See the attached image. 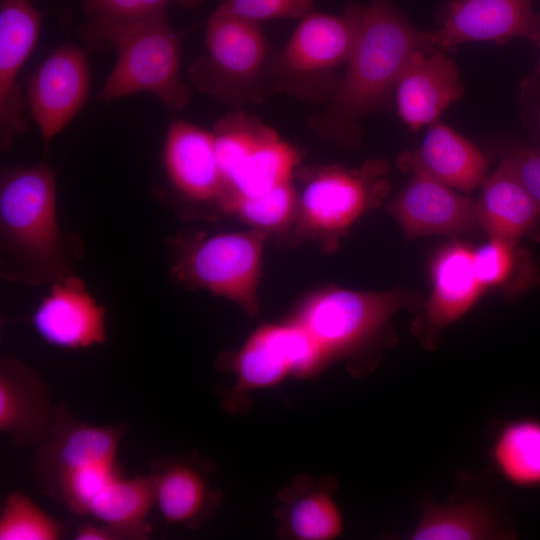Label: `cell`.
Segmentation results:
<instances>
[{"mask_svg":"<svg viewBox=\"0 0 540 540\" xmlns=\"http://www.w3.org/2000/svg\"><path fill=\"white\" fill-rule=\"evenodd\" d=\"M502 157L508 160L527 190L540 204V147L513 145L504 150Z\"/></svg>","mask_w":540,"mask_h":540,"instance_id":"31","label":"cell"},{"mask_svg":"<svg viewBox=\"0 0 540 540\" xmlns=\"http://www.w3.org/2000/svg\"><path fill=\"white\" fill-rule=\"evenodd\" d=\"M271 233H220L194 240L178 250L173 277L184 286L202 288L238 304L249 316L259 310L257 287L263 243Z\"/></svg>","mask_w":540,"mask_h":540,"instance_id":"9","label":"cell"},{"mask_svg":"<svg viewBox=\"0 0 540 540\" xmlns=\"http://www.w3.org/2000/svg\"><path fill=\"white\" fill-rule=\"evenodd\" d=\"M204 0H82L83 12L90 21L110 22L133 19L167 11L170 4L195 9Z\"/></svg>","mask_w":540,"mask_h":540,"instance_id":"29","label":"cell"},{"mask_svg":"<svg viewBox=\"0 0 540 540\" xmlns=\"http://www.w3.org/2000/svg\"><path fill=\"white\" fill-rule=\"evenodd\" d=\"M463 94L454 61L440 50L414 51L395 88L397 111L413 131L438 121Z\"/></svg>","mask_w":540,"mask_h":540,"instance_id":"18","label":"cell"},{"mask_svg":"<svg viewBox=\"0 0 540 540\" xmlns=\"http://www.w3.org/2000/svg\"><path fill=\"white\" fill-rule=\"evenodd\" d=\"M474 251L462 243L444 247L432 266V292L413 331L424 346L433 348L450 324L465 315L485 289L477 278Z\"/></svg>","mask_w":540,"mask_h":540,"instance_id":"17","label":"cell"},{"mask_svg":"<svg viewBox=\"0 0 540 540\" xmlns=\"http://www.w3.org/2000/svg\"><path fill=\"white\" fill-rule=\"evenodd\" d=\"M53 408L50 388L34 367L1 358L0 431L15 448L35 449L48 438Z\"/></svg>","mask_w":540,"mask_h":540,"instance_id":"16","label":"cell"},{"mask_svg":"<svg viewBox=\"0 0 540 540\" xmlns=\"http://www.w3.org/2000/svg\"><path fill=\"white\" fill-rule=\"evenodd\" d=\"M298 162V151L273 131L228 178L219 208L236 198L264 195L291 181Z\"/></svg>","mask_w":540,"mask_h":540,"instance_id":"24","label":"cell"},{"mask_svg":"<svg viewBox=\"0 0 540 540\" xmlns=\"http://www.w3.org/2000/svg\"><path fill=\"white\" fill-rule=\"evenodd\" d=\"M205 41L206 53L189 68L193 84L232 105L261 100L268 49L259 23L214 11Z\"/></svg>","mask_w":540,"mask_h":540,"instance_id":"7","label":"cell"},{"mask_svg":"<svg viewBox=\"0 0 540 540\" xmlns=\"http://www.w3.org/2000/svg\"><path fill=\"white\" fill-rule=\"evenodd\" d=\"M37 334L63 349H83L106 341V311L75 274L51 284L31 317Z\"/></svg>","mask_w":540,"mask_h":540,"instance_id":"15","label":"cell"},{"mask_svg":"<svg viewBox=\"0 0 540 540\" xmlns=\"http://www.w3.org/2000/svg\"><path fill=\"white\" fill-rule=\"evenodd\" d=\"M539 44H540V41H539ZM536 72L538 73V75L540 76V61L536 67Z\"/></svg>","mask_w":540,"mask_h":540,"instance_id":"33","label":"cell"},{"mask_svg":"<svg viewBox=\"0 0 540 540\" xmlns=\"http://www.w3.org/2000/svg\"><path fill=\"white\" fill-rule=\"evenodd\" d=\"M533 0H452L434 31L435 46L449 50L473 41L504 43L523 37L540 41V13Z\"/></svg>","mask_w":540,"mask_h":540,"instance_id":"11","label":"cell"},{"mask_svg":"<svg viewBox=\"0 0 540 540\" xmlns=\"http://www.w3.org/2000/svg\"><path fill=\"white\" fill-rule=\"evenodd\" d=\"M435 47L434 32L415 28L389 0L363 6L358 36L328 108L309 121L320 138L344 146L360 139L359 121L390 106L411 54Z\"/></svg>","mask_w":540,"mask_h":540,"instance_id":"1","label":"cell"},{"mask_svg":"<svg viewBox=\"0 0 540 540\" xmlns=\"http://www.w3.org/2000/svg\"><path fill=\"white\" fill-rule=\"evenodd\" d=\"M400 165L452 189L472 192L486 178L488 159L465 137L436 121L429 125L421 146L401 157Z\"/></svg>","mask_w":540,"mask_h":540,"instance_id":"21","label":"cell"},{"mask_svg":"<svg viewBox=\"0 0 540 540\" xmlns=\"http://www.w3.org/2000/svg\"><path fill=\"white\" fill-rule=\"evenodd\" d=\"M62 524L43 511L23 491L5 499L0 513V540L62 539Z\"/></svg>","mask_w":540,"mask_h":540,"instance_id":"28","label":"cell"},{"mask_svg":"<svg viewBox=\"0 0 540 540\" xmlns=\"http://www.w3.org/2000/svg\"><path fill=\"white\" fill-rule=\"evenodd\" d=\"M332 476L297 475L277 496V535L296 540H330L343 531V517Z\"/></svg>","mask_w":540,"mask_h":540,"instance_id":"20","label":"cell"},{"mask_svg":"<svg viewBox=\"0 0 540 540\" xmlns=\"http://www.w3.org/2000/svg\"><path fill=\"white\" fill-rule=\"evenodd\" d=\"M212 470L197 454L162 455L150 462L155 505L167 523L197 529L212 517L223 498L212 484Z\"/></svg>","mask_w":540,"mask_h":540,"instance_id":"12","label":"cell"},{"mask_svg":"<svg viewBox=\"0 0 540 540\" xmlns=\"http://www.w3.org/2000/svg\"><path fill=\"white\" fill-rule=\"evenodd\" d=\"M389 204L407 238L460 235L482 229L477 201L419 172Z\"/></svg>","mask_w":540,"mask_h":540,"instance_id":"14","label":"cell"},{"mask_svg":"<svg viewBox=\"0 0 540 540\" xmlns=\"http://www.w3.org/2000/svg\"><path fill=\"white\" fill-rule=\"evenodd\" d=\"M315 0H226L215 12L237 16L256 23L280 19H302Z\"/></svg>","mask_w":540,"mask_h":540,"instance_id":"30","label":"cell"},{"mask_svg":"<svg viewBox=\"0 0 540 540\" xmlns=\"http://www.w3.org/2000/svg\"><path fill=\"white\" fill-rule=\"evenodd\" d=\"M363 5L350 3L343 15L308 13L267 66L276 89L302 98L334 93L335 72L354 48Z\"/></svg>","mask_w":540,"mask_h":540,"instance_id":"5","label":"cell"},{"mask_svg":"<svg viewBox=\"0 0 540 540\" xmlns=\"http://www.w3.org/2000/svg\"><path fill=\"white\" fill-rule=\"evenodd\" d=\"M489 455L495 471L509 484L540 488V420L524 417L502 423Z\"/></svg>","mask_w":540,"mask_h":540,"instance_id":"25","label":"cell"},{"mask_svg":"<svg viewBox=\"0 0 540 540\" xmlns=\"http://www.w3.org/2000/svg\"><path fill=\"white\" fill-rule=\"evenodd\" d=\"M517 243L490 239L474 251L475 272L484 288L506 286L520 293L536 285L539 276L534 261Z\"/></svg>","mask_w":540,"mask_h":540,"instance_id":"26","label":"cell"},{"mask_svg":"<svg viewBox=\"0 0 540 540\" xmlns=\"http://www.w3.org/2000/svg\"><path fill=\"white\" fill-rule=\"evenodd\" d=\"M389 169L383 159L361 167L322 166L305 171V184L296 220L295 235L333 245L368 210L377 207L389 191L384 177Z\"/></svg>","mask_w":540,"mask_h":540,"instance_id":"8","label":"cell"},{"mask_svg":"<svg viewBox=\"0 0 540 540\" xmlns=\"http://www.w3.org/2000/svg\"><path fill=\"white\" fill-rule=\"evenodd\" d=\"M34 0H0V142L2 152L27 130L17 77L33 51L45 11Z\"/></svg>","mask_w":540,"mask_h":540,"instance_id":"13","label":"cell"},{"mask_svg":"<svg viewBox=\"0 0 540 540\" xmlns=\"http://www.w3.org/2000/svg\"><path fill=\"white\" fill-rule=\"evenodd\" d=\"M73 538L76 540H122L113 528L102 522H87L77 526Z\"/></svg>","mask_w":540,"mask_h":540,"instance_id":"32","label":"cell"},{"mask_svg":"<svg viewBox=\"0 0 540 540\" xmlns=\"http://www.w3.org/2000/svg\"><path fill=\"white\" fill-rule=\"evenodd\" d=\"M328 362L322 348L297 323L263 325L237 352L218 358L217 368L235 378L221 405L227 412L243 413L253 390L277 386L290 374L312 376Z\"/></svg>","mask_w":540,"mask_h":540,"instance_id":"6","label":"cell"},{"mask_svg":"<svg viewBox=\"0 0 540 540\" xmlns=\"http://www.w3.org/2000/svg\"><path fill=\"white\" fill-rule=\"evenodd\" d=\"M0 245L4 279L42 285L74 274L76 243L59 225L56 175L45 161L1 172Z\"/></svg>","mask_w":540,"mask_h":540,"instance_id":"2","label":"cell"},{"mask_svg":"<svg viewBox=\"0 0 540 540\" xmlns=\"http://www.w3.org/2000/svg\"><path fill=\"white\" fill-rule=\"evenodd\" d=\"M163 164L170 183L181 197L219 205L224 183L213 132L183 120L173 121L165 137Z\"/></svg>","mask_w":540,"mask_h":540,"instance_id":"19","label":"cell"},{"mask_svg":"<svg viewBox=\"0 0 540 540\" xmlns=\"http://www.w3.org/2000/svg\"><path fill=\"white\" fill-rule=\"evenodd\" d=\"M516 533L501 510L485 497L471 496L444 503L421 504L411 540L514 539Z\"/></svg>","mask_w":540,"mask_h":540,"instance_id":"23","label":"cell"},{"mask_svg":"<svg viewBox=\"0 0 540 540\" xmlns=\"http://www.w3.org/2000/svg\"><path fill=\"white\" fill-rule=\"evenodd\" d=\"M412 299L406 292L328 288L308 297L291 320L318 343L329 361L346 360L355 377L368 375L393 341L389 322Z\"/></svg>","mask_w":540,"mask_h":540,"instance_id":"4","label":"cell"},{"mask_svg":"<svg viewBox=\"0 0 540 540\" xmlns=\"http://www.w3.org/2000/svg\"><path fill=\"white\" fill-rule=\"evenodd\" d=\"M90 85L87 51L72 43L54 50L27 84V102L49 143L84 106Z\"/></svg>","mask_w":540,"mask_h":540,"instance_id":"10","label":"cell"},{"mask_svg":"<svg viewBox=\"0 0 540 540\" xmlns=\"http://www.w3.org/2000/svg\"><path fill=\"white\" fill-rule=\"evenodd\" d=\"M298 205L299 194L289 181L258 197L233 199L221 211L235 214L255 229L272 234L293 226Z\"/></svg>","mask_w":540,"mask_h":540,"instance_id":"27","label":"cell"},{"mask_svg":"<svg viewBox=\"0 0 540 540\" xmlns=\"http://www.w3.org/2000/svg\"><path fill=\"white\" fill-rule=\"evenodd\" d=\"M79 30L86 41L107 44L117 52V61L97 100L146 92L172 110L188 104L190 92L179 76L181 42L166 11L121 21L88 20Z\"/></svg>","mask_w":540,"mask_h":540,"instance_id":"3","label":"cell"},{"mask_svg":"<svg viewBox=\"0 0 540 540\" xmlns=\"http://www.w3.org/2000/svg\"><path fill=\"white\" fill-rule=\"evenodd\" d=\"M477 206L481 228L490 239L540 240V204L506 158L501 157L496 170L484 179Z\"/></svg>","mask_w":540,"mask_h":540,"instance_id":"22","label":"cell"}]
</instances>
